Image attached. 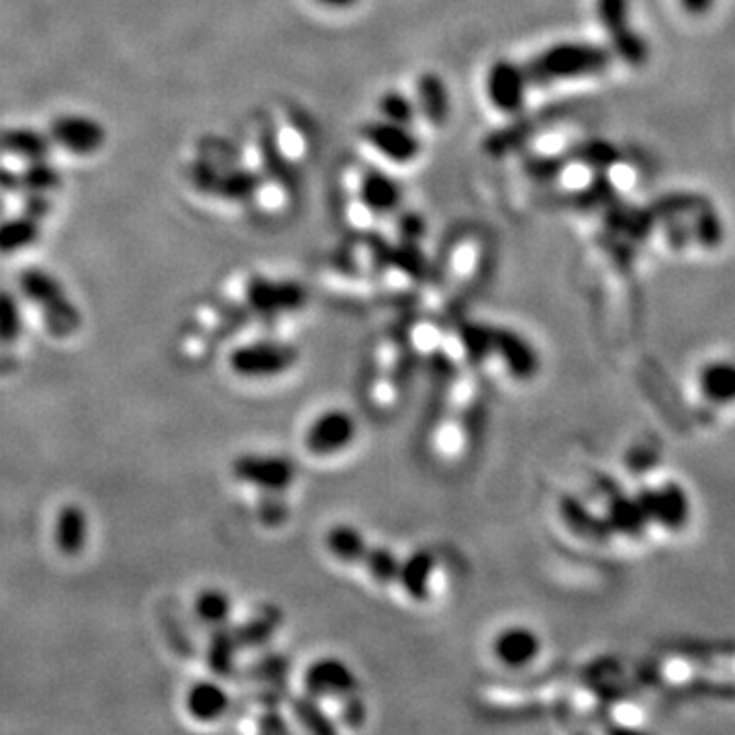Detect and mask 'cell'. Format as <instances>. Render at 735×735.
<instances>
[{"label":"cell","instance_id":"27","mask_svg":"<svg viewBox=\"0 0 735 735\" xmlns=\"http://www.w3.org/2000/svg\"><path fill=\"white\" fill-rule=\"evenodd\" d=\"M23 334V313L9 291H0V344L9 346Z\"/></svg>","mask_w":735,"mask_h":735},{"label":"cell","instance_id":"11","mask_svg":"<svg viewBox=\"0 0 735 735\" xmlns=\"http://www.w3.org/2000/svg\"><path fill=\"white\" fill-rule=\"evenodd\" d=\"M248 303L255 313L276 317L293 313L305 303V291L301 284L291 281H270L258 276L248 284Z\"/></svg>","mask_w":735,"mask_h":735},{"label":"cell","instance_id":"28","mask_svg":"<svg viewBox=\"0 0 735 735\" xmlns=\"http://www.w3.org/2000/svg\"><path fill=\"white\" fill-rule=\"evenodd\" d=\"M17 178H19V188H28L29 192H40V195L52 192L62 185L60 172L45 160L29 161L28 170Z\"/></svg>","mask_w":735,"mask_h":735},{"label":"cell","instance_id":"23","mask_svg":"<svg viewBox=\"0 0 735 735\" xmlns=\"http://www.w3.org/2000/svg\"><path fill=\"white\" fill-rule=\"evenodd\" d=\"M40 240V221L31 214L0 223V254H14Z\"/></svg>","mask_w":735,"mask_h":735},{"label":"cell","instance_id":"15","mask_svg":"<svg viewBox=\"0 0 735 735\" xmlns=\"http://www.w3.org/2000/svg\"><path fill=\"white\" fill-rule=\"evenodd\" d=\"M370 544H372V539L354 523H334L323 534L325 554L329 556V560H334L344 568H360Z\"/></svg>","mask_w":735,"mask_h":735},{"label":"cell","instance_id":"19","mask_svg":"<svg viewBox=\"0 0 735 735\" xmlns=\"http://www.w3.org/2000/svg\"><path fill=\"white\" fill-rule=\"evenodd\" d=\"M401 560L402 556L397 549L372 542L358 570H361L366 580L376 588H392L397 587L399 580Z\"/></svg>","mask_w":735,"mask_h":735},{"label":"cell","instance_id":"4","mask_svg":"<svg viewBox=\"0 0 735 735\" xmlns=\"http://www.w3.org/2000/svg\"><path fill=\"white\" fill-rule=\"evenodd\" d=\"M303 686L308 701L315 705L342 703L360 705V679L339 655H319L308 662L303 674Z\"/></svg>","mask_w":735,"mask_h":735},{"label":"cell","instance_id":"18","mask_svg":"<svg viewBox=\"0 0 735 735\" xmlns=\"http://www.w3.org/2000/svg\"><path fill=\"white\" fill-rule=\"evenodd\" d=\"M231 707L228 691L214 681H199L187 693V708L195 722L214 723L225 717Z\"/></svg>","mask_w":735,"mask_h":735},{"label":"cell","instance_id":"20","mask_svg":"<svg viewBox=\"0 0 735 735\" xmlns=\"http://www.w3.org/2000/svg\"><path fill=\"white\" fill-rule=\"evenodd\" d=\"M88 544V515L78 505H66L55 519V546L66 556H78Z\"/></svg>","mask_w":735,"mask_h":735},{"label":"cell","instance_id":"30","mask_svg":"<svg viewBox=\"0 0 735 735\" xmlns=\"http://www.w3.org/2000/svg\"><path fill=\"white\" fill-rule=\"evenodd\" d=\"M613 149L607 144H595V146L585 147V164L587 166H607L609 161L613 160Z\"/></svg>","mask_w":735,"mask_h":735},{"label":"cell","instance_id":"33","mask_svg":"<svg viewBox=\"0 0 735 735\" xmlns=\"http://www.w3.org/2000/svg\"><path fill=\"white\" fill-rule=\"evenodd\" d=\"M0 211H2V201H0Z\"/></svg>","mask_w":735,"mask_h":735},{"label":"cell","instance_id":"25","mask_svg":"<svg viewBox=\"0 0 735 735\" xmlns=\"http://www.w3.org/2000/svg\"><path fill=\"white\" fill-rule=\"evenodd\" d=\"M258 188V178L248 170H231L228 175L217 176L213 192L229 201H245Z\"/></svg>","mask_w":735,"mask_h":735},{"label":"cell","instance_id":"6","mask_svg":"<svg viewBox=\"0 0 735 735\" xmlns=\"http://www.w3.org/2000/svg\"><path fill=\"white\" fill-rule=\"evenodd\" d=\"M298 361L293 346L276 339H258L233 349L229 366L235 375L248 380H270L291 372Z\"/></svg>","mask_w":735,"mask_h":735},{"label":"cell","instance_id":"29","mask_svg":"<svg viewBox=\"0 0 735 735\" xmlns=\"http://www.w3.org/2000/svg\"><path fill=\"white\" fill-rule=\"evenodd\" d=\"M209 664L219 674L231 672V664H233V638L231 636L213 643L211 654H209Z\"/></svg>","mask_w":735,"mask_h":735},{"label":"cell","instance_id":"16","mask_svg":"<svg viewBox=\"0 0 735 735\" xmlns=\"http://www.w3.org/2000/svg\"><path fill=\"white\" fill-rule=\"evenodd\" d=\"M361 207L372 214L395 213L402 202V188L385 170H368L358 188Z\"/></svg>","mask_w":735,"mask_h":735},{"label":"cell","instance_id":"31","mask_svg":"<svg viewBox=\"0 0 735 735\" xmlns=\"http://www.w3.org/2000/svg\"><path fill=\"white\" fill-rule=\"evenodd\" d=\"M682 9L689 14H705L713 9L715 0H679Z\"/></svg>","mask_w":735,"mask_h":735},{"label":"cell","instance_id":"2","mask_svg":"<svg viewBox=\"0 0 735 735\" xmlns=\"http://www.w3.org/2000/svg\"><path fill=\"white\" fill-rule=\"evenodd\" d=\"M21 288L33 305H38L48 332L64 339L81 329V311L70 301L64 286L50 272L29 267L21 274Z\"/></svg>","mask_w":735,"mask_h":735},{"label":"cell","instance_id":"3","mask_svg":"<svg viewBox=\"0 0 735 735\" xmlns=\"http://www.w3.org/2000/svg\"><path fill=\"white\" fill-rule=\"evenodd\" d=\"M360 435L358 417L346 407H327L313 414L303 429V450L315 460L346 454Z\"/></svg>","mask_w":735,"mask_h":735},{"label":"cell","instance_id":"5","mask_svg":"<svg viewBox=\"0 0 735 735\" xmlns=\"http://www.w3.org/2000/svg\"><path fill=\"white\" fill-rule=\"evenodd\" d=\"M595 13L609 38L611 54L628 66L642 67L650 57V48L642 33L631 25L629 0H595Z\"/></svg>","mask_w":735,"mask_h":735},{"label":"cell","instance_id":"1","mask_svg":"<svg viewBox=\"0 0 735 735\" xmlns=\"http://www.w3.org/2000/svg\"><path fill=\"white\" fill-rule=\"evenodd\" d=\"M611 50L599 43L561 41L535 55L525 70L532 86H548L556 82L599 76L611 66Z\"/></svg>","mask_w":735,"mask_h":735},{"label":"cell","instance_id":"24","mask_svg":"<svg viewBox=\"0 0 735 735\" xmlns=\"http://www.w3.org/2000/svg\"><path fill=\"white\" fill-rule=\"evenodd\" d=\"M195 611L202 623L213 626V628H223L233 613V601L225 590L209 588L199 595V599L195 602Z\"/></svg>","mask_w":735,"mask_h":735},{"label":"cell","instance_id":"32","mask_svg":"<svg viewBox=\"0 0 735 735\" xmlns=\"http://www.w3.org/2000/svg\"><path fill=\"white\" fill-rule=\"evenodd\" d=\"M323 7L327 9H334V11H346V9H351L358 4V0H317Z\"/></svg>","mask_w":735,"mask_h":735},{"label":"cell","instance_id":"26","mask_svg":"<svg viewBox=\"0 0 735 735\" xmlns=\"http://www.w3.org/2000/svg\"><path fill=\"white\" fill-rule=\"evenodd\" d=\"M378 111L382 119L399 123V125H413L419 111H417V103L413 98H409L407 94L399 93V91H388V93L380 96L378 101Z\"/></svg>","mask_w":735,"mask_h":735},{"label":"cell","instance_id":"22","mask_svg":"<svg viewBox=\"0 0 735 735\" xmlns=\"http://www.w3.org/2000/svg\"><path fill=\"white\" fill-rule=\"evenodd\" d=\"M0 151L21 160L41 161L50 154V139L35 129H9L0 134Z\"/></svg>","mask_w":735,"mask_h":735},{"label":"cell","instance_id":"8","mask_svg":"<svg viewBox=\"0 0 735 735\" xmlns=\"http://www.w3.org/2000/svg\"><path fill=\"white\" fill-rule=\"evenodd\" d=\"M231 472L235 481L254 486L264 495H282L296 481V469L291 458L281 454L248 452L233 460Z\"/></svg>","mask_w":735,"mask_h":735},{"label":"cell","instance_id":"13","mask_svg":"<svg viewBox=\"0 0 735 735\" xmlns=\"http://www.w3.org/2000/svg\"><path fill=\"white\" fill-rule=\"evenodd\" d=\"M52 137L55 144L76 156H91L103 147L107 134L98 120L82 115H64L54 120Z\"/></svg>","mask_w":735,"mask_h":735},{"label":"cell","instance_id":"10","mask_svg":"<svg viewBox=\"0 0 735 735\" xmlns=\"http://www.w3.org/2000/svg\"><path fill=\"white\" fill-rule=\"evenodd\" d=\"M361 135L385 160L395 164H411L421 154V141L409 125H399L380 117L366 123Z\"/></svg>","mask_w":735,"mask_h":735},{"label":"cell","instance_id":"17","mask_svg":"<svg viewBox=\"0 0 735 735\" xmlns=\"http://www.w3.org/2000/svg\"><path fill=\"white\" fill-rule=\"evenodd\" d=\"M491 351H498L505 358V368L519 380L534 376L537 370V356L532 344L511 329H493Z\"/></svg>","mask_w":735,"mask_h":735},{"label":"cell","instance_id":"9","mask_svg":"<svg viewBox=\"0 0 735 735\" xmlns=\"http://www.w3.org/2000/svg\"><path fill=\"white\" fill-rule=\"evenodd\" d=\"M532 88V82L527 76V70L517 62L511 60H498L489 67L484 78V91L486 98L498 113L505 115H517L527 103V93Z\"/></svg>","mask_w":735,"mask_h":735},{"label":"cell","instance_id":"7","mask_svg":"<svg viewBox=\"0 0 735 735\" xmlns=\"http://www.w3.org/2000/svg\"><path fill=\"white\" fill-rule=\"evenodd\" d=\"M489 654L496 666L507 672H523L539 662L544 654V638L529 623H505L493 633Z\"/></svg>","mask_w":735,"mask_h":735},{"label":"cell","instance_id":"14","mask_svg":"<svg viewBox=\"0 0 735 735\" xmlns=\"http://www.w3.org/2000/svg\"><path fill=\"white\" fill-rule=\"evenodd\" d=\"M696 390L708 407H735V360L715 358L701 364L696 370Z\"/></svg>","mask_w":735,"mask_h":735},{"label":"cell","instance_id":"12","mask_svg":"<svg viewBox=\"0 0 735 735\" xmlns=\"http://www.w3.org/2000/svg\"><path fill=\"white\" fill-rule=\"evenodd\" d=\"M435 578H438V558L431 549H413L411 554L402 556L397 587L401 588L402 595L409 601L414 605L428 602L435 590Z\"/></svg>","mask_w":735,"mask_h":735},{"label":"cell","instance_id":"21","mask_svg":"<svg viewBox=\"0 0 735 735\" xmlns=\"http://www.w3.org/2000/svg\"><path fill=\"white\" fill-rule=\"evenodd\" d=\"M417 111L431 123V125H443L450 111L452 101L445 82L435 74H423L417 82Z\"/></svg>","mask_w":735,"mask_h":735}]
</instances>
